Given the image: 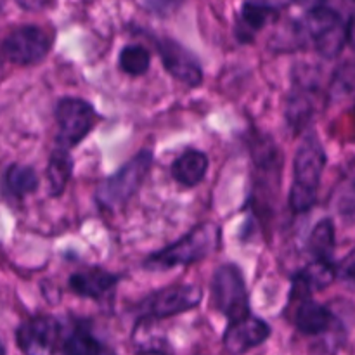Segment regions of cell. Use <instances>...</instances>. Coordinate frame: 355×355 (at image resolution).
Here are the masks:
<instances>
[{"mask_svg":"<svg viewBox=\"0 0 355 355\" xmlns=\"http://www.w3.org/2000/svg\"><path fill=\"white\" fill-rule=\"evenodd\" d=\"M201 302V290L191 284L163 288L141 304V312L148 319H163L182 314L198 307Z\"/></svg>","mask_w":355,"mask_h":355,"instance_id":"ba28073f","label":"cell"},{"mask_svg":"<svg viewBox=\"0 0 355 355\" xmlns=\"http://www.w3.org/2000/svg\"><path fill=\"white\" fill-rule=\"evenodd\" d=\"M331 321V312L309 298L302 300L297 309V314H295V324L304 335H321V333L328 331Z\"/></svg>","mask_w":355,"mask_h":355,"instance_id":"5bb4252c","label":"cell"},{"mask_svg":"<svg viewBox=\"0 0 355 355\" xmlns=\"http://www.w3.org/2000/svg\"><path fill=\"white\" fill-rule=\"evenodd\" d=\"M64 355H113L106 345L99 342L90 331L76 328L62 343Z\"/></svg>","mask_w":355,"mask_h":355,"instance_id":"e0dca14e","label":"cell"},{"mask_svg":"<svg viewBox=\"0 0 355 355\" xmlns=\"http://www.w3.org/2000/svg\"><path fill=\"white\" fill-rule=\"evenodd\" d=\"M208 172V158L205 153L189 149L173 162L172 175L179 184L186 187H194L203 182Z\"/></svg>","mask_w":355,"mask_h":355,"instance_id":"4fadbf2b","label":"cell"},{"mask_svg":"<svg viewBox=\"0 0 355 355\" xmlns=\"http://www.w3.org/2000/svg\"><path fill=\"white\" fill-rule=\"evenodd\" d=\"M309 250L315 259L331 260L335 250V225L329 218L319 222L311 232L309 238Z\"/></svg>","mask_w":355,"mask_h":355,"instance_id":"d6986e66","label":"cell"},{"mask_svg":"<svg viewBox=\"0 0 355 355\" xmlns=\"http://www.w3.org/2000/svg\"><path fill=\"white\" fill-rule=\"evenodd\" d=\"M270 12L272 10L266 6H260V3H246L243 7V24H245L248 30L257 31L260 28H263V24L269 19Z\"/></svg>","mask_w":355,"mask_h":355,"instance_id":"44dd1931","label":"cell"},{"mask_svg":"<svg viewBox=\"0 0 355 355\" xmlns=\"http://www.w3.org/2000/svg\"><path fill=\"white\" fill-rule=\"evenodd\" d=\"M297 3H300L302 7H305V9H315V7H321L322 3H324V0H295Z\"/></svg>","mask_w":355,"mask_h":355,"instance_id":"cb8c5ba5","label":"cell"},{"mask_svg":"<svg viewBox=\"0 0 355 355\" xmlns=\"http://www.w3.org/2000/svg\"><path fill=\"white\" fill-rule=\"evenodd\" d=\"M97 114L92 104L78 97H66L59 101L55 107V121H58V148L71 149L80 144L96 127Z\"/></svg>","mask_w":355,"mask_h":355,"instance_id":"277c9868","label":"cell"},{"mask_svg":"<svg viewBox=\"0 0 355 355\" xmlns=\"http://www.w3.org/2000/svg\"><path fill=\"white\" fill-rule=\"evenodd\" d=\"M2 2H3V0H0V6H2Z\"/></svg>","mask_w":355,"mask_h":355,"instance_id":"4316f807","label":"cell"},{"mask_svg":"<svg viewBox=\"0 0 355 355\" xmlns=\"http://www.w3.org/2000/svg\"><path fill=\"white\" fill-rule=\"evenodd\" d=\"M52 47V37L49 31L38 26H21L10 31L3 40L2 51L7 61L17 66H33L44 61Z\"/></svg>","mask_w":355,"mask_h":355,"instance_id":"52a82bcc","label":"cell"},{"mask_svg":"<svg viewBox=\"0 0 355 355\" xmlns=\"http://www.w3.org/2000/svg\"><path fill=\"white\" fill-rule=\"evenodd\" d=\"M324 166V148L315 135H309L298 146L293 159V186L290 193L291 210L304 214L314 207Z\"/></svg>","mask_w":355,"mask_h":355,"instance_id":"6da1fadb","label":"cell"},{"mask_svg":"<svg viewBox=\"0 0 355 355\" xmlns=\"http://www.w3.org/2000/svg\"><path fill=\"white\" fill-rule=\"evenodd\" d=\"M270 335V328L262 319L245 315L232 321L224 336L225 352L229 355H243L266 342Z\"/></svg>","mask_w":355,"mask_h":355,"instance_id":"30bf717a","label":"cell"},{"mask_svg":"<svg viewBox=\"0 0 355 355\" xmlns=\"http://www.w3.org/2000/svg\"><path fill=\"white\" fill-rule=\"evenodd\" d=\"M73 172V159L68 149L58 148L52 151L47 165V180L52 196H61Z\"/></svg>","mask_w":355,"mask_h":355,"instance_id":"2e32d148","label":"cell"},{"mask_svg":"<svg viewBox=\"0 0 355 355\" xmlns=\"http://www.w3.org/2000/svg\"><path fill=\"white\" fill-rule=\"evenodd\" d=\"M345 30H347V42H349L350 47L355 51V14L350 17V21H349V24L345 26Z\"/></svg>","mask_w":355,"mask_h":355,"instance_id":"603a6c76","label":"cell"},{"mask_svg":"<svg viewBox=\"0 0 355 355\" xmlns=\"http://www.w3.org/2000/svg\"><path fill=\"white\" fill-rule=\"evenodd\" d=\"M211 298L215 307L231 321L250 314L245 277L236 266L218 267L211 281Z\"/></svg>","mask_w":355,"mask_h":355,"instance_id":"5b68a950","label":"cell"},{"mask_svg":"<svg viewBox=\"0 0 355 355\" xmlns=\"http://www.w3.org/2000/svg\"><path fill=\"white\" fill-rule=\"evenodd\" d=\"M336 277L347 290L355 291V248L336 267Z\"/></svg>","mask_w":355,"mask_h":355,"instance_id":"7402d4cb","label":"cell"},{"mask_svg":"<svg viewBox=\"0 0 355 355\" xmlns=\"http://www.w3.org/2000/svg\"><path fill=\"white\" fill-rule=\"evenodd\" d=\"M158 51L163 66L173 78L180 80L191 87L200 85L201 80H203V71L200 68V62L186 47H182L177 42L163 40L158 44Z\"/></svg>","mask_w":355,"mask_h":355,"instance_id":"8fae6325","label":"cell"},{"mask_svg":"<svg viewBox=\"0 0 355 355\" xmlns=\"http://www.w3.org/2000/svg\"><path fill=\"white\" fill-rule=\"evenodd\" d=\"M0 355H6V352H3V347H2V343H0Z\"/></svg>","mask_w":355,"mask_h":355,"instance_id":"484cf974","label":"cell"},{"mask_svg":"<svg viewBox=\"0 0 355 355\" xmlns=\"http://www.w3.org/2000/svg\"><path fill=\"white\" fill-rule=\"evenodd\" d=\"M220 241V227L211 222L200 224L187 232L184 238L170 245L168 248L155 253L146 260L149 269H170V267L187 266L203 260L218 248Z\"/></svg>","mask_w":355,"mask_h":355,"instance_id":"7a4b0ae2","label":"cell"},{"mask_svg":"<svg viewBox=\"0 0 355 355\" xmlns=\"http://www.w3.org/2000/svg\"><path fill=\"white\" fill-rule=\"evenodd\" d=\"M305 31L314 42V47L322 58L333 59L343 51L347 42V30L342 17L331 9L315 7L305 17Z\"/></svg>","mask_w":355,"mask_h":355,"instance_id":"8992f818","label":"cell"},{"mask_svg":"<svg viewBox=\"0 0 355 355\" xmlns=\"http://www.w3.org/2000/svg\"><path fill=\"white\" fill-rule=\"evenodd\" d=\"M118 62H120V69L123 73L130 76H141L148 73L149 64H151V54L142 45H127L121 49Z\"/></svg>","mask_w":355,"mask_h":355,"instance_id":"ffe728a7","label":"cell"},{"mask_svg":"<svg viewBox=\"0 0 355 355\" xmlns=\"http://www.w3.org/2000/svg\"><path fill=\"white\" fill-rule=\"evenodd\" d=\"M118 281H120V277L116 274L101 269H89L73 274L69 277V288L80 297L96 298L97 300V298L106 297L110 291H113Z\"/></svg>","mask_w":355,"mask_h":355,"instance_id":"7c38bea8","label":"cell"},{"mask_svg":"<svg viewBox=\"0 0 355 355\" xmlns=\"http://www.w3.org/2000/svg\"><path fill=\"white\" fill-rule=\"evenodd\" d=\"M151 159L149 151L139 153L127 165L121 166L114 175L103 180L96 193L97 203L103 208H110V210L127 203L144 182L146 175L151 170Z\"/></svg>","mask_w":355,"mask_h":355,"instance_id":"3957f363","label":"cell"},{"mask_svg":"<svg viewBox=\"0 0 355 355\" xmlns=\"http://www.w3.org/2000/svg\"><path fill=\"white\" fill-rule=\"evenodd\" d=\"M336 279V269L329 260L315 259L305 266L295 277V288H302V293L324 290Z\"/></svg>","mask_w":355,"mask_h":355,"instance_id":"9a60e30c","label":"cell"},{"mask_svg":"<svg viewBox=\"0 0 355 355\" xmlns=\"http://www.w3.org/2000/svg\"><path fill=\"white\" fill-rule=\"evenodd\" d=\"M16 340L24 355H52L61 342V326L54 318L37 315L19 326Z\"/></svg>","mask_w":355,"mask_h":355,"instance_id":"9c48e42d","label":"cell"},{"mask_svg":"<svg viewBox=\"0 0 355 355\" xmlns=\"http://www.w3.org/2000/svg\"><path fill=\"white\" fill-rule=\"evenodd\" d=\"M23 7H40L44 6V0H17Z\"/></svg>","mask_w":355,"mask_h":355,"instance_id":"d4e9b609","label":"cell"},{"mask_svg":"<svg viewBox=\"0 0 355 355\" xmlns=\"http://www.w3.org/2000/svg\"><path fill=\"white\" fill-rule=\"evenodd\" d=\"M6 187L10 194L17 198L35 193L38 187V177L33 168L26 165L14 163L6 172Z\"/></svg>","mask_w":355,"mask_h":355,"instance_id":"ac0fdd59","label":"cell"}]
</instances>
